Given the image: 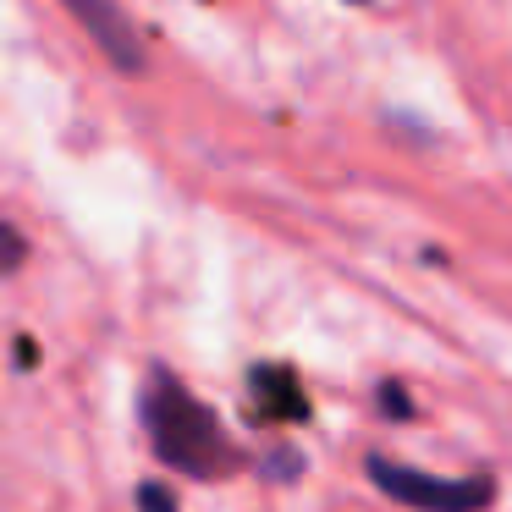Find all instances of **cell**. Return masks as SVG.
Here are the masks:
<instances>
[{"label": "cell", "mask_w": 512, "mask_h": 512, "mask_svg": "<svg viewBox=\"0 0 512 512\" xmlns=\"http://www.w3.org/2000/svg\"><path fill=\"white\" fill-rule=\"evenodd\" d=\"M138 413H144V430H149V446H155L160 463H171L177 474L188 479H226L243 468V452L237 441L221 430L210 408L182 386L177 375L155 369L144 380V397H138Z\"/></svg>", "instance_id": "obj_1"}, {"label": "cell", "mask_w": 512, "mask_h": 512, "mask_svg": "<svg viewBox=\"0 0 512 512\" xmlns=\"http://www.w3.org/2000/svg\"><path fill=\"white\" fill-rule=\"evenodd\" d=\"M72 17H78L83 28L94 34V45L105 50V56L116 61V67H127V72H138L144 67V39H138V28L127 23L122 12H116L111 0H61Z\"/></svg>", "instance_id": "obj_3"}, {"label": "cell", "mask_w": 512, "mask_h": 512, "mask_svg": "<svg viewBox=\"0 0 512 512\" xmlns=\"http://www.w3.org/2000/svg\"><path fill=\"white\" fill-rule=\"evenodd\" d=\"M369 479L408 512H485L496 501V485L485 474L435 479V474H419L408 463H391V457H369Z\"/></svg>", "instance_id": "obj_2"}, {"label": "cell", "mask_w": 512, "mask_h": 512, "mask_svg": "<svg viewBox=\"0 0 512 512\" xmlns=\"http://www.w3.org/2000/svg\"><path fill=\"white\" fill-rule=\"evenodd\" d=\"M138 507L144 512H177V501H171V490L160 485V479H149V485H138Z\"/></svg>", "instance_id": "obj_4"}]
</instances>
